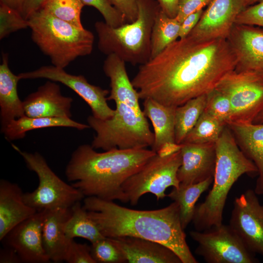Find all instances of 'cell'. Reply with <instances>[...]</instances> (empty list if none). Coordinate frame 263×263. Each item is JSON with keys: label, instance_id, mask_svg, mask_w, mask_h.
I'll list each match as a JSON object with an SVG mask.
<instances>
[{"label": "cell", "instance_id": "cell-1", "mask_svg": "<svg viewBox=\"0 0 263 263\" xmlns=\"http://www.w3.org/2000/svg\"><path fill=\"white\" fill-rule=\"evenodd\" d=\"M236 64L227 39L188 36L140 65L131 81L140 99L177 107L215 88Z\"/></svg>", "mask_w": 263, "mask_h": 263}, {"label": "cell", "instance_id": "cell-2", "mask_svg": "<svg viewBox=\"0 0 263 263\" xmlns=\"http://www.w3.org/2000/svg\"><path fill=\"white\" fill-rule=\"evenodd\" d=\"M83 207L105 237L130 236L149 240L172 250L182 263H198L187 243L179 207L175 202L163 208L140 210L113 201L86 197Z\"/></svg>", "mask_w": 263, "mask_h": 263}, {"label": "cell", "instance_id": "cell-3", "mask_svg": "<svg viewBox=\"0 0 263 263\" xmlns=\"http://www.w3.org/2000/svg\"><path fill=\"white\" fill-rule=\"evenodd\" d=\"M83 144L73 152L65 169L71 185L85 197L129 202L122 186L156 152L146 148L112 149L98 152Z\"/></svg>", "mask_w": 263, "mask_h": 263}, {"label": "cell", "instance_id": "cell-4", "mask_svg": "<svg viewBox=\"0 0 263 263\" xmlns=\"http://www.w3.org/2000/svg\"><path fill=\"white\" fill-rule=\"evenodd\" d=\"M215 149L213 186L204 202L196 206L192 221L197 231L223 224L224 207L232 186L244 174L258 175L255 165L241 150L226 125L215 142Z\"/></svg>", "mask_w": 263, "mask_h": 263}, {"label": "cell", "instance_id": "cell-5", "mask_svg": "<svg viewBox=\"0 0 263 263\" xmlns=\"http://www.w3.org/2000/svg\"><path fill=\"white\" fill-rule=\"evenodd\" d=\"M138 9L134 21L119 27H111L105 21L95 23L101 52L107 56L114 54L132 65L150 60L152 27L161 7L157 0H138Z\"/></svg>", "mask_w": 263, "mask_h": 263}, {"label": "cell", "instance_id": "cell-6", "mask_svg": "<svg viewBox=\"0 0 263 263\" xmlns=\"http://www.w3.org/2000/svg\"><path fill=\"white\" fill-rule=\"evenodd\" d=\"M27 20L33 41L55 67L64 69L93 51L94 36L84 28H78L41 9L32 14Z\"/></svg>", "mask_w": 263, "mask_h": 263}, {"label": "cell", "instance_id": "cell-7", "mask_svg": "<svg viewBox=\"0 0 263 263\" xmlns=\"http://www.w3.org/2000/svg\"><path fill=\"white\" fill-rule=\"evenodd\" d=\"M114 115L101 120L90 115L87 122L96 132L91 146L108 150L114 148L132 149L152 146L154 133L141 108L116 102Z\"/></svg>", "mask_w": 263, "mask_h": 263}, {"label": "cell", "instance_id": "cell-8", "mask_svg": "<svg viewBox=\"0 0 263 263\" xmlns=\"http://www.w3.org/2000/svg\"><path fill=\"white\" fill-rule=\"evenodd\" d=\"M12 146L22 157L28 168L38 177L37 188L23 194L26 204L37 212L58 208H70L85 197L79 190L60 178L39 153L28 152L14 144Z\"/></svg>", "mask_w": 263, "mask_h": 263}, {"label": "cell", "instance_id": "cell-9", "mask_svg": "<svg viewBox=\"0 0 263 263\" xmlns=\"http://www.w3.org/2000/svg\"><path fill=\"white\" fill-rule=\"evenodd\" d=\"M181 164L180 150L170 154L156 153L137 172L123 184V190L131 205H136L147 193L154 195L157 200L167 196L170 187L178 188L177 173Z\"/></svg>", "mask_w": 263, "mask_h": 263}, {"label": "cell", "instance_id": "cell-10", "mask_svg": "<svg viewBox=\"0 0 263 263\" xmlns=\"http://www.w3.org/2000/svg\"><path fill=\"white\" fill-rule=\"evenodd\" d=\"M216 88L230 100L232 112L228 122L252 123L263 110V73L233 70L220 80Z\"/></svg>", "mask_w": 263, "mask_h": 263}, {"label": "cell", "instance_id": "cell-11", "mask_svg": "<svg viewBox=\"0 0 263 263\" xmlns=\"http://www.w3.org/2000/svg\"><path fill=\"white\" fill-rule=\"evenodd\" d=\"M197 243L195 254L207 263H257L250 251L229 225L222 224L203 231H191Z\"/></svg>", "mask_w": 263, "mask_h": 263}, {"label": "cell", "instance_id": "cell-12", "mask_svg": "<svg viewBox=\"0 0 263 263\" xmlns=\"http://www.w3.org/2000/svg\"><path fill=\"white\" fill-rule=\"evenodd\" d=\"M20 79L46 78L60 82L73 90L89 106L92 115L101 120L112 118L115 110L107 103L109 91L89 83L82 75H74L67 73L64 69L53 65L43 66L35 70L18 75Z\"/></svg>", "mask_w": 263, "mask_h": 263}, {"label": "cell", "instance_id": "cell-13", "mask_svg": "<svg viewBox=\"0 0 263 263\" xmlns=\"http://www.w3.org/2000/svg\"><path fill=\"white\" fill-rule=\"evenodd\" d=\"M257 195L248 189L235 198L229 225L250 251L263 256V205Z\"/></svg>", "mask_w": 263, "mask_h": 263}, {"label": "cell", "instance_id": "cell-14", "mask_svg": "<svg viewBox=\"0 0 263 263\" xmlns=\"http://www.w3.org/2000/svg\"><path fill=\"white\" fill-rule=\"evenodd\" d=\"M245 0H212L188 36L201 40L226 39Z\"/></svg>", "mask_w": 263, "mask_h": 263}, {"label": "cell", "instance_id": "cell-15", "mask_svg": "<svg viewBox=\"0 0 263 263\" xmlns=\"http://www.w3.org/2000/svg\"><path fill=\"white\" fill-rule=\"evenodd\" d=\"M226 39L236 58L235 71L263 74V28L235 24Z\"/></svg>", "mask_w": 263, "mask_h": 263}, {"label": "cell", "instance_id": "cell-16", "mask_svg": "<svg viewBox=\"0 0 263 263\" xmlns=\"http://www.w3.org/2000/svg\"><path fill=\"white\" fill-rule=\"evenodd\" d=\"M44 211H39L13 228L2 240L13 248L22 263L50 262L43 247L42 226Z\"/></svg>", "mask_w": 263, "mask_h": 263}, {"label": "cell", "instance_id": "cell-17", "mask_svg": "<svg viewBox=\"0 0 263 263\" xmlns=\"http://www.w3.org/2000/svg\"><path fill=\"white\" fill-rule=\"evenodd\" d=\"M180 151L181 164L177 173L180 184H195L213 177L215 143H183Z\"/></svg>", "mask_w": 263, "mask_h": 263}, {"label": "cell", "instance_id": "cell-18", "mask_svg": "<svg viewBox=\"0 0 263 263\" xmlns=\"http://www.w3.org/2000/svg\"><path fill=\"white\" fill-rule=\"evenodd\" d=\"M72 98L64 96L60 86L47 81L23 101L25 115L31 117L71 118Z\"/></svg>", "mask_w": 263, "mask_h": 263}, {"label": "cell", "instance_id": "cell-19", "mask_svg": "<svg viewBox=\"0 0 263 263\" xmlns=\"http://www.w3.org/2000/svg\"><path fill=\"white\" fill-rule=\"evenodd\" d=\"M111 239L123 254L127 263H182L172 250L160 243L130 236Z\"/></svg>", "mask_w": 263, "mask_h": 263}, {"label": "cell", "instance_id": "cell-20", "mask_svg": "<svg viewBox=\"0 0 263 263\" xmlns=\"http://www.w3.org/2000/svg\"><path fill=\"white\" fill-rule=\"evenodd\" d=\"M24 193L16 183L0 181V241L17 225L37 211L26 204Z\"/></svg>", "mask_w": 263, "mask_h": 263}, {"label": "cell", "instance_id": "cell-21", "mask_svg": "<svg viewBox=\"0 0 263 263\" xmlns=\"http://www.w3.org/2000/svg\"><path fill=\"white\" fill-rule=\"evenodd\" d=\"M44 211L42 239L45 251L50 261L54 263L65 261L71 240L67 239L66 237L64 225L71 215V208Z\"/></svg>", "mask_w": 263, "mask_h": 263}, {"label": "cell", "instance_id": "cell-22", "mask_svg": "<svg viewBox=\"0 0 263 263\" xmlns=\"http://www.w3.org/2000/svg\"><path fill=\"white\" fill-rule=\"evenodd\" d=\"M226 125L241 150L257 167L258 177L254 190L258 195H263V123L228 122Z\"/></svg>", "mask_w": 263, "mask_h": 263}, {"label": "cell", "instance_id": "cell-23", "mask_svg": "<svg viewBox=\"0 0 263 263\" xmlns=\"http://www.w3.org/2000/svg\"><path fill=\"white\" fill-rule=\"evenodd\" d=\"M8 61V55L3 53L0 65L1 132L11 121L25 115L23 101L18 93V83L20 79L11 71Z\"/></svg>", "mask_w": 263, "mask_h": 263}, {"label": "cell", "instance_id": "cell-24", "mask_svg": "<svg viewBox=\"0 0 263 263\" xmlns=\"http://www.w3.org/2000/svg\"><path fill=\"white\" fill-rule=\"evenodd\" d=\"M143 104V112L150 120L154 130V142L151 150L157 153L167 145L176 143L175 113L176 107L162 104L150 98L144 99Z\"/></svg>", "mask_w": 263, "mask_h": 263}, {"label": "cell", "instance_id": "cell-25", "mask_svg": "<svg viewBox=\"0 0 263 263\" xmlns=\"http://www.w3.org/2000/svg\"><path fill=\"white\" fill-rule=\"evenodd\" d=\"M103 70L110 81L111 91L107 100L140 108L138 93L129 77L125 62L114 54L109 55L104 61Z\"/></svg>", "mask_w": 263, "mask_h": 263}, {"label": "cell", "instance_id": "cell-26", "mask_svg": "<svg viewBox=\"0 0 263 263\" xmlns=\"http://www.w3.org/2000/svg\"><path fill=\"white\" fill-rule=\"evenodd\" d=\"M51 127H69L78 130L90 128L88 124L75 121L71 118L31 117L25 115L11 121L1 132L9 141L22 139L28 131Z\"/></svg>", "mask_w": 263, "mask_h": 263}, {"label": "cell", "instance_id": "cell-27", "mask_svg": "<svg viewBox=\"0 0 263 263\" xmlns=\"http://www.w3.org/2000/svg\"><path fill=\"white\" fill-rule=\"evenodd\" d=\"M213 177L195 184L181 185L173 188L167 196L176 202L179 207L181 223L185 229L192 221L197 201L201 195L212 184Z\"/></svg>", "mask_w": 263, "mask_h": 263}, {"label": "cell", "instance_id": "cell-28", "mask_svg": "<svg viewBox=\"0 0 263 263\" xmlns=\"http://www.w3.org/2000/svg\"><path fill=\"white\" fill-rule=\"evenodd\" d=\"M71 210V215L64 225L65 234L67 239L81 238L92 244L105 237L80 202L74 205Z\"/></svg>", "mask_w": 263, "mask_h": 263}, {"label": "cell", "instance_id": "cell-29", "mask_svg": "<svg viewBox=\"0 0 263 263\" xmlns=\"http://www.w3.org/2000/svg\"><path fill=\"white\" fill-rule=\"evenodd\" d=\"M207 94L195 97L176 108L175 113V142L181 144L197 122L205 110Z\"/></svg>", "mask_w": 263, "mask_h": 263}, {"label": "cell", "instance_id": "cell-30", "mask_svg": "<svg viewBox=\"0 0 263 263\" xmlns=\"http://www.w3.org/2000/svg\"><path fill=\"white\" fill-rule=\"evenodd\" d=\"M181 22L161 9L155 19L151 37L150 59L159 54L179 38Z\"/></svg>", "mask_w": 263, "mask_h": 263}, {"label": "cell", "instance_id": "cell-31", "mask_svg": "<svg viewBox=\"0 0 263 263\" xmlns=\"http://www.w3.org/2000/svg\"><path fill=\"white\" fill-rule=\"evenodd\" d=\"M225 125V122L204 111L183 143H215Z\"/></svg>", "mask_w": 263, "mask_h": 263}, {"label": "cell", "instance_id": "cell-32", "mask_svg": "<svg viewBox=\"0 0 263 263\" xmlns=\"http://www.w3.org/2000/svg\"><path fill=\"white\" fill-rule=\"evenodd\" d=\"M84 6L81 0H46L41 9L78 28H84L81 21Z\"/></svg>", "mask_w": 263, "mask_h": 263}, {"label": "cell", "instance_id": "cell-33", "mask_svg": "<svg viewBox=\"0 0 263 263\" xmlns=\"http://www.w3.org/2000/svg\"><path fill=\"white\" fill-rule=\"evenodd\" d=\"M91 253L96 263H127L123 254L110 238L92 243Z\"/></svg>", "mask_w": 263, "mask_h": 263}, {"label": "cell", "instance_id": "cell-34", "mask_svg": "<svg viewBox=\"0 0 263 263\" xmlns=\"http://www.w3.org/2000/svg\"><path fill=\"white\" fill-rule=\"evenodd\" d=\"M204 111L226 124L230 120L232 112L230 100L225 93L215 88L207 94Z\"/></svg>", "mask_w": 263, "mask_h": 263}, {"label": "cell", "instance_id": "cell-35", "mask_svg": "<svg viewBox=\"0 0 263 263\" xmlns=\"http://www.w3.org/2000/svg\"><path fill=\"white\" fill-rule=\"evenodd\" d=\"M29 28L28 21L20 13L3 4H0V39L10 34Z\"/></svg>", "mask_w": 263, "mask_h": 263}, {"label": "cell", "instance_id": "cell-36", "mask_svg": "<svg viewBox=\"0 0 263 263\" xmlns=\"http://www.w3.org/2000/svg\"><path fill=\"white\" fill-rule=\"evenodd\" d=\"M83 4L96 8L102 15L105 22L113 27L127 23L124 16L112 4L110 0H81Z\"/></svg>", "mask_w": 263, "mask_h": 263}, {"label": "cell", "instance_id": "cell-37", "mask_svg": "<svg viewBox=\"0 0 263 263\" xmlns=\"http://www.w3.org/2000/svg\"><path fill=\"white\" fill-rule=\"evenodd\" d=\"M235 24L263 28V0L243 9L236 18Z\"/></svg>", "mask_w": 263, "mask_h": 263}, {"label": "cell", "instance_id": "cell-38", "mask_svg": "<svg viewBox=\"0 0 263 263\" xmlns=\"http://www.w3.org/2000/svg\"><path fill=\"white\" fill-rule=\"evenodd\" d=\"M68 263H96L91 253V247L71 240L65 259Z\"/></svg>", "mask_w": 263, "mask_h": 263}, {"label": "cell", "instance_id": "cell-39", "mask_svg": "<svg viewBox=\"0 0 263 263\" xmlns=\"http://www.w3.org/2000/svg\"><path fill=\"white\" fill-rule=\"evenodd\" d=\"M212 0H179L178 11L175 17L178 21L182 22L188 15L203 9Z\"/></svg>", "mask_w": 263, "mask_h": 263}, {"label": "cell", "instance_id": "cell-40", "mask_svg": "<svg viewBox=\"0 0 263 263\" xmlns=\"http://www.w3.org/2000/svg\"><path fill=\"white\" fill-rule=\"evenodd\" d=\"M113 5L124 16L127 23L134 21L138 16V0H110Z\"/></svg>", "mask_w": 263, "mask_h": 263}, {"label": "cell", "instance_id": "cell-41", "mask_svg": "<svg viewBox=\"0 0 263 263\" xmlns=\"http://www.w3.org/2000/svg\"><path fill=\"white\" fill-rule=\"evenodd\" d=\"M203 12V9L199 10L188 15L183 20L180 25L179 38H184L188 35L198 23Z\"/></svg>", "mask_w": 263, "mask_h": 263}, {"label": "cell", "instance_id": "cell-42", "mask_svg": "<svg viewBox=\"0 0 263 263\" xmlns=\"http://www.w3.org/2000/svg\"><path fill=\"white\" fill-rule=\"evenodd\" d=\"M46 0H24L20 11L22 16L27 20L33 13L40 10Z\"/></svg>", "mask_w": 263, "mask_h": 263}, {"label": "cell", "instance_id": "cell-43", "mask_svg": "<svg viewBox=\"0 0 263 263\" xmlns=\"http://www.w3.org/2000/svg\"><path fill=\"white\" fill-rule=\"evenodd\" d=\"M161 10L169 17L176 16L179 0H157Z\"/></svg>", "mask_w": 263, "mask_h": 263}, {"label": "cell", "instance_id": "cell-44", "mask_svg": "<svg viewBox=\"0 0 263 263\" xmlns=\"http://www.w3.org/2000/svg\"><path fill=\"white\" fill-rule=\"evenodd\" d=\"M0 263H22L19 256L12 248H7L0 250Z\"/></svg>", "mask_w": 263, "mask_h": 263}, {"label": "cell", "instance_id": "cell-45", "mask_svg": "<svg viewBox=\"0 0 263 263\" xmlns=\"http://www.w3.org/2000/svg\"><path fill=\"white\" fill-rule=\"evenodd\" d=\"M23 0H0V3L15 9L20 13Z\"/></svg>", "mask_w": 263, "mask_h": 263}, {"label": "cell", "instance_id": "cell-46", "mask_svg": "<svg viewBox=\"0 0 263 263\" xmlns=\"http://www.w3.org/2000/svg\"><path fill=\"white\" fill-rule=\"evenodd\" d=\"M253 123L255 124L263 123V110L256 117Z\"/></svg>", "mask_w": 263, "mask_h": 263}, {"label": "cell", "instance_id": "cell-47", "mask_svg": "<svg viewBox=\"0 0 263 263\" xmlns=\"http://www.w3.org/2000/svg\"><path fill=\"white\" fill-rule=\"evenodd\" d=\"M260 0H245V3H244V8L249 6L250 5H253Z\"/></svg>", "mask_w": 263, "mask_h": 263}]
</instances>
